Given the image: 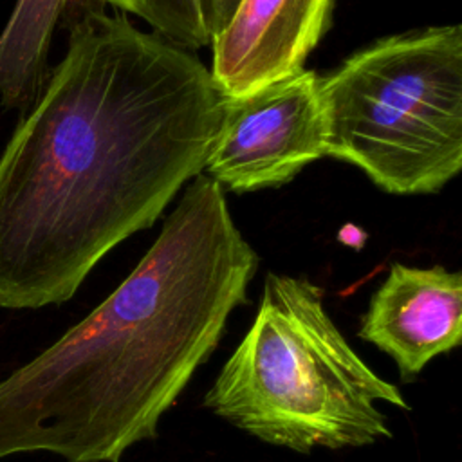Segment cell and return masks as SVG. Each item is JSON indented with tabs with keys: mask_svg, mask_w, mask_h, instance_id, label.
<instances>
[{
	"mask_svg": "<svg viewBox=\"0 0 462 462\" xmlns=\"http://www.w3.org/2000/svg\"><path fill=\"white\" fill-rule=\"evenodd\" d=\"M67 51L0 157V309L69 301L202 173L227 97L188 49L69 0Z\"/></svg>",
	"mask_w": 462,
	"mask_h": 462,
	"instance_id": "cell-1",
	"label": "cell"
},
{
	"mask_svg": "<svg viewBox=\"0 0 462 462\" xmlns=\"http://www.w3.org/2000/svg\"><path fill=\"white\" fill-rule=\"evenodd\" d=\"M260 258L224 189L199 173L134 271L90 314L0 381V460L121 462L249 301Z\"/></svg>",
	"mask_w": 462,
	"mask_h": 462,
	"instance_id": "cell-2",
	"label": "cell"
},
{
	"mask_svg": "<svg viewBox=\"0 0 462 462\" xmlns=\"http://www.w3.org/2000/svg\"><path fill=\"white\" fill-rule=\"evenodd\" d=\"M377 402L411 410L345 339L323 289L276 273H267L251 327L202 399L235 428L296 453L392 439Z\"/></svg>",
	"mask_w": 462,
	"mask_h": 462,
	"instance_id": "cell-3",
	"label": "cell"
},
{
	"mask_svg": "<svg viewBox=\"0 0 462 462\" xmlns=\"http://www.w3.org/2000/svg\"><path fill=\"white\" fill-rule=\"evenodd\" d=\"M325 155L393 195L437 193L462 168V27L393 34L318 76Z\"/></svg>",
	"mask_w": 462,
	"mask_h": 462,
	"instance_id": "cell-4",
	"label": "cell"
},
{
	"mask_svg": "<svg viewBox=\"0 0 462 462\" xmlns=\"http://www.w3.org/2000/svg\"><path fill=\"white\" fill-rule=\"evenodd\" d=\"M323 155L318 74L300 69L254 92L227 97L204 168L222 189L245 193L285 184Z\"/></svg>",
	"mask_w": 462,
	"mask_h": 462,
	"instance_id": "cell-5",
	"label": "cell"
},
{
	"mask_svg": "<svg viewBox=\"0 0 462 462\" xmlns=\"http://www.w3.org/2000/svg\"><path fill=\"white\" fill-rule=\"evenodd\" d=\"M357 336L390 356L413 381L462 341V273L393 263L368 301Z\"/></svg>",
	"mask_w": 462,
	"mask_h": 462,
	"instance_id": "cell-6",
	"label": "cell"
},
{
	"mask_svg": "<svg viewBox=\"0 0 462 462\" xmlns=\"http://www.w3.org/2000/svg\"><path fill=\"white\" fill-rule=\"evenodd\" d=\"M336 0H240L211 40V78L226 97L298 72L325 34Z\"/></svg>",
	"mask_w": 462,
	"mask_h": 462,
	"instance_id": "cell-7",
	"label": "cell"
},
{
	"mask_svg": "<svg viewBox=\"0 0 462 462\" xmlns=\"http://www.w3.org/2000/svg\"><path fill=\"white\" fill-rule=\"evenodd\" d=\"M69 0H16L0 32V103L27 110L49 78V49Z\"/></svg>",
	"mask_w": 462,
	"mask_h": 462,
	"instance_id": "cell-8",
	"label": "cell"
},
{
	"mask_svg": "<svg viewBox=\"0 0 462 462\" xmlns=\"http://www.w3.org/2000/svg\"><path fill=\"white\" fill-rule=\"evenodd\" d=\"M144 20L155 34L188 51L211 43L200 18L199 0H96Z\"/></svg>",
	"mask_w": 462,
	"mask_h": 462,
	"instance_id": "cell-9",
	"label": "cell"
},
{
	"mask_svg": "<svg viewBox=\"0 0 462 462\" xmlns=\"http://www.w3.org/2000/svg\"><path fill=\"white\" fill-rule=\"evenodd\" d=\"M238 4L240 0H199L202 25L209 40H213L227 25Z\"/></svg>",
	"mask_w": 462,
	"mask_h": 462,
	"instance_id": "cell-10",
	"label": "cell"
}]
</instances>
